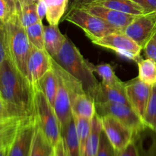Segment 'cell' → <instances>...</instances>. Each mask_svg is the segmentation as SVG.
<instances>
[{
	"instance_id": "cell-1",
	"label": "cell",
	"mask_w": 156,
	"mask_h": 156,
	"mask_svg": "<svg viewBox=\"0 0 156 156\" xmlns=\"http://www.w3.org/2000/svg\"><path fill=\"white\" fill-rule=\"evenodd\" d=\"M0 96L14 117H35L33 88L9 57L0 66Z\"/></svg>"
},
{
	"instance_id": "cell-2",
	"label": "cell",
	"mask_w": 156,
	"mask_h": 156,
	"mask_svg": "<svg viewBox=\"0 0 156 156\" xmlns=\"http://www.w3.org/2000/svg\"><path fill=\"white\" fill-rule=\"evenodd\" d=\"M52 58L73 77L82 82L85 91L93 97L99 84L94 75L93 65L83 57L69 38L66 37L59 51Z\"/></svg>"
},
{
	"instance_id": "cell-3",
	"label": "cell",
	"mask_w": 156,
	"mask_h": 156,
	"mask_svg": "<svg viewBox=\"0 0 156 156\" xmlns=\"http://www.w3.org/2000/svg\"><path fill=\"white\" fill-rule=\"evenodd\" d=\"M9 58L18 71L27 77V63L32 46L26 30L20 21L17 12L3 22Z\"/></svg>"
},
{
	"instance_id": "cell-4",
	"label": "cell",
	"mask_w": 156,
	"mask_h": 156,
	"mask_svg": "<svg viewBox=\"0 0 156 156\" xmlns=\"http://www.w3.org/2000/svg\"><path fill=\"white\" fill-rule=\"evenodd\" d=\"M34 89V116L37 124L54 149L62 139L61 126L54 108L38 86Z\"/></svg>"
},
{
	"instance_id": "cell-5",
	"label": "cell",
	"mask_w": 156,
	"mask_h": 156,
	"mask_svg": "<svg viewBox=\"0 0 156 156\" xmlns=\"http://www.w3.org/2000/svg\"><path fill=\"white\" fill-rule=\"evenodd\" d=\"M64 20L80 27L91 41L120 31L84 9H69Z\"/></svg>"
},
{
	"instance_id": "cell-6",
	"label": "cell",
	"mask_w": 156,
	"mask_h": 156,
	"mask_svg": "<svg viewBox=\"0 0 156 156\" xmlns=\"http://www.w3.org/2000/svg\"><path fill=\"white\" fill-rule=\"evenodd\" d=\"M91 41L95 45L115 51L118 54L136 62L140 60V53L143 50L140 45L121 31L114 32Z\"/></svg>"
},
{
	"instance_id": "cell-7",
	"label": "cell",
	"mask_w": 156,
	"mask_h": 156,
	"mask_svg": "<svg viewBox=\"0 0 156 156\" xmlns=\"http://www.w3.org/2000/svg\"><path fill=\"white\" fill-rule=\"evenodd\" d=\"M96 114L99 117L111 115L118 119L126 126L130 128L134 135L137 136L146 128L144 123L129 105L120 103H95Z\"/></svg>"
},
{
	"instance_id": "cell-8",
	"label": "cell",
	"mask_w": 156,
	"mask_h": 156,
	"mask_svg": "<svg viewBox=\"0 0 156 156\" xmlns=\"http://www.w3.org/2000/svg\"><path fill=\"white\" fill-rule=\"evenodd\" d=\"M122 32L135 41L143 50L156 34V12L138 15Z\"/></svg>"
},
{
	"instance_id": "cell-9",
	"label": "cell",
	"mask_w": 156,
	"mask_h": 156,
	"mask_svg": "<svg viewBox=\"0 0 156 156\" xmlns=\"http://www.w3.org/2000/svg\"><path fill=\"white\" fill-rule=\"evenodd\" d=\"M102 130L117 152L124 149L133 141L134 133L130 128L111 115L99 117Z\"/></svg>"
},
{
	"instance_id": "cell-10",
	"label": "cell",
	"mask_w": 156,
	"mask_h": 156,
	"mask_svg": "<svg viewBox=\"0 0 156 156\" xmlns=\"http://www.w3.org/2000/svg\"><path fill=\"white\" fill-rule=\"evenodd\" d=\"M36 119L26 118L20 123L16 134L8 147L6 156H28L36 129Z\"/></svg>"
},
{
	"instance_id": "cell-11",
	"label": "cell",
	"mask_w": 156,
	"mask_h": 156,
	"mask_svg": "<svg viewBox=\"0 0 156 156\" xmlns=\"http://www.w3.org/2000/svg\"><path fill=\"white\" fill-rule=\"evenodd\" d=\"M151 90L152 86L142 82L138 77L125 82V91L129 105L143 121Z\"/></svg>"
},
{
	"instance_id": "cell-12",
	"label": "cell",
	"mask_w": 156,
	"mask_h": 156,
	"mask_svg": "<svg viewBox=\"0 0 156 156\" xmlns=\"http://www.w3.org/2000/svg\"><path fill=\"white\" fill-rule=\"evenodd\" d=\"M52 69V56L45 49L32 47L27 63V78L34 88L43 76Z\"/></svg>"
},
{
	"instance_id": "cell-13",
	"label": "cell",
	"mask_w": 156,
	"mask_h": 156,
	"mask_svg": "<svg viewBox=\"0 0 156 156\" xmlns=\"http://www.w3.org/2000/svg\"><path fill=\"white\" fill-rule=\"evenodd\" d=\"M82 9H85L90 13L98 17L121 32L136 17V15H129L95 4L85 6Z\"/></svg>"
},
{
	"instance_id": "cell-14",
	"label": "cell",
	"mask_w": 156,
	"mask_h": 156,
	"mask_svg": "<svg viewBox=\"0 0 156 156\" xmlns=\"http://www.w3.org/2000/svg\"><path fill=\"white\" fill-rule=\"evenodd\" d=\"M95 103H120L129 105L125 91V82L117 85H109L99 82L94 94Z\"/></svg>"
},
{
	"instance_id": "cell-15",
	"label": "cell",
	"mask_w": 156,
	"mask_h": 156,
	"mask_svg": "<svg viewBox=\"0 0 156 156\" xmlns=\"http://www.w3.org/2000/svg\"><path fill=\"white\" fill-rule=\"evenodd\" d=\"M58 79H59V86H58L53 108L62 129L71 120L73 117V112H72L69 94L67 91L66 87L59 77Z\"/></svg>"
},
{
	"instance_id": "cell-16",
	"label": "cell",
	"mask_w": 156,
	"mask_h": 156,
	"mask_svg": "<svg viewBox=\"0 0 156 156\" xmlns=\"http://www.w3.org/2000/svg\"><path fill=\"white\" fill-rule=\"evenodd\" d=\"M72 112L74 117L92 120L96 115V105L94 98L86 91L70 98Z\"/></svg>"
},
{
	"instance_id": "cell-17",
	"label": "cell",
	"mask_w": 156,
	"mask_h": 156,
	"mask_svg": "<svg viewBox=\"0 0 156 156\" xmlns=\"http://www.w3.org/2000/svg\"><path fill=\"white\" fill-rule=\"evenodd\" d=\"M44 49L53 57L59 51L66 37L61 33L58 25L49 24L44 27Z\"/></svg>"
},
{
	"instance_id": "cell-18",
	"label": "cell",
	"mask_w": 156,
	"mask_h": 156,
	"mask_svg": "<svg viewBox=\"0 0 156 156\" xmlns=\"http://www.w3.org/2000/svg\"><path fill=\"white\" fill-rule=\"evenodd\" d=\"M61 135H62V139L65 144L68 155L81 156L76 121H75L73 115L69 122L63 128L61 129Z\"/></svg>"
},
{
	"instance_id": "cell-19",
	"label": "cell",
	"mask_w": 156,
	"mask_h": 156,
	"mask_svg": "<svg viewBox=\"0 0 156 156\" xmlns=\"http://www.w3.org/2000/svg\"><path fill=\"white\" fill-rule=\"evenodd\" d=\"M94 4L136 16L147 14L140 5L133 0H101Z\"/></svg>"
},
{
	"instance_id": "cell-20",
	"label": "cell",
	"mask_w": 156,
	"mask_h": 156,
	"mask_svg": "<svg viewBox=\"0 0 156 156\" xmlns=\"http://www.w3.org/2000/svg\"><path fill=\"white\" fill-rule=\"evenodd\" d=\"M37 86L41 88L50 105L53 107L54 106L55 99L59 86V79L53 67L43 76Z\"/></svg>"
},
{
	"instance_id": "cell-21",
	"label": "cell",
	"mask_w": 156,
	"mask_h": 156,
	"mask_svg": "<svg viewBox=\"0 0 156 156\" xmlns=\"http://www.w3.org/2000/svg\"><path fill=\"white\" fill-rule=\"evenodd\" d=\"M53 152V148L37 124L28 156H50Z\"/></svg>"
},
{
	"instance_id": "cell-22",
	"label": "cell",
	"mask_w": 156,
	"mask_h": 156,
	"mask_svg": "<svg viewBox=\"0 0 156 156\" xmlns=\"http://www.w3.org/2000/svg\"><path fill=\"white\" fill-rule=\"evenodd\" d=\"M47 5V22L50 25H59L67 9L69 0H44Z\"/></svg>"
},
{
	"instance_id": "cell-23",
	"label": "cell",
	"mask_w": 156,
	"mask_h": 156,
	"mask_svg": "<svg viewBox=\"0 0 156 156\" xmlns=\"http://www.w3.org/2000/svg\"><path fill=\"white\" fill-rule=\"evenodd\" d=\"M102 125L99 116L96 114L91 120V129L87 143L85 156H96L99 147Z\"/></svg>"
},
{
	"instance_id": "cell-24",
	"label": "cell",
	"mask_w": 156,
	"mask_h": 156,
	"mask_svg": "<svg viewBox=\"0 0 156 156\" xmlns=\"http://www.w3.org/2000/svg\"><path fill=\"white\" fill-rule=\"evenodd\" d=\"M138 78L147 85H152L156 84V62L149 58L140 59L138 62Z\"/></svg>"
},
{
	"instance_id": "cell-25",
	"label": "cell",
	"mask_w": 156,
	"mask_h": 156,
	"mask_svg": "<svg viewBox=\"0 0 156 156\" xmlns=\"http://www.w3.org/2000/svg\"><path fill=\"white\" fill-rule=\"evenodd\" d=\"M76 121V131L79 139V148H80L81 156H85L87 143L91 129V120L80 117H74Z\"/></svg>"
},
{
	"instance_id": "cell-26",
	"label": "cell",
	"mask_w": 156,
	"mask_h": 156,
	"mask_svg": "<svg viewBox=\"0 0 156 156\" xmlns=\"http://www.w3.org/2000/svg\"><path fill=\"white\" fill-rule=\"evenodd\" d=\"M18 14L24 28L41 21L37 12V3L23 5L18 10Z\"/></svg>"
},
{
	"instance_id": "cell-27",
	"label": "cell",
	"mask_w": 156,
	"mask_h": 156,
	"mask_svg": "<svg viewBox=\"0 0 156 156\" xmlns=\"http://www.w3.org/2000/svg\"><path fill=\"white\" fill-rule=\"evenodd\" d=\"M143 122L146 127L149 128L156 133V84L152 86Z\"/></svg>"
},
{
	"instance_id": "cell-28",
	"label": "cell",
	"mask_w": 156,
	"mask_h": 156,
	"mask_svg": "<svg viewBox=\"0 0 156 156\" xmlns=\"http://www.w3.org/2000/svg\"><path fill=\"white\" fill-rule=\"evenodd\" d=\"M93 69L102 79V82L109 85H117L123 83L114 73L113 67L110 64L103 63L94 66Z\"/></svg>"
},
{
	"instance_id": "cell-29",
	"label": "cell",
	"mask_w": 156,
	"mask_h": 156,
	"mask_svg": "<svg viewBox=\"0 0 156 156\" xmlns=\"http://www.w3.org/2000/svg\"><path fill=\"white\" fill-rule=\"evenodd\" d=\"M44 27L42 21H40L25 28L27 37L33 47L44 49Z\"/></svg>"
},
{
	"instance_id": "cell-30",
	"label": "cell",
	"mask_w": 156,
	"mask_h": 156,
	"mask_svg": "<svg viewBox=\"0 0 156 156\" xmlns=\"http://www.w3.org/2000/svg\"><path fill=\"white\" fill-rule=\"evenodd\" d=\"M19 9L15 0H0V21L5 22Z\"/></svg>"
},
{
	"instance_id": "cell-31",
	"label": "cell",
	"mask_w": 156,
	"mask_h": 156,
	"mask_svg": "<svg viewBox=\"0 0 156 156\" xmlns=\"http://www.w3.org/2000/svg\"><path fill=\"white\" fill-rule=\"evenodd\" d=\"M23 120H24V119H21V120H18L16 123H13L10 126H9L6 129H5L4 130L0 132V148L7 146L10 144L11 142L12 141L13 138L15 137V134H16L20 123Z\"/></svg>"
},
{
	"instance_id": "cell-32",
	"label": "cell",
	"mask_w": 156,
	"mask_h": 156,
	"mask_svg": "<svg viewBox=\"0 0 156 156\" xmlns=\"http://www.w3.org/2000/svg\"><path fill=\"white\" fill-rule=\"evenodd\" d=\"M117 151L114 149L107 136L102 130L100 136L99 147L96 156H116Z\"/></svg>"
},
{
	"instance_id": "cell-33",
	"label": "cell",
	"mask_w": 156,
	"mask_h": 156,
	"mask_svg": "<svg viewBox=\"0 0 156 156\" xmlns=\"http://www.w3.org/2000/svg\"><path fill=\"white\" fill-rule=\"evenodd\" d=\"M9 57V50H8L7 42H6L4 24H3L2 21H0V66Z\"/></svg>"
},
{
	"instance_id": "cell-34",
	"label": "cell",
	"mask_w": 156,
	"mask_h": 156,
	"mask_svg": "<svg viewBox=\"0 0 156 156\" xmlns=\"http://www.w3.org/2000/svg\"><path fill=\"white\" fill-rule=\"evenodd\" d=\"M143 50L146 53V57L153 59L156 62V34L147 43Z\"/></svg>"
},
{
	"instance_id": "cell-35",
	"label": "cell",
	"mask_w": 156,
	"mask_h": 156,
	"mask_svg": "<svg viewBox=\"0 0 156 156\" xmlns=\"http://www.w3.org/2000/svg\"><path fill=\"white\" fill-rule=\"evenodd\" d=\"M116 156H140V154H139L136 146L133 141L129 144H128L124 149L117 152Z\"/></svg>"
},
{
	"instance_id": "cell-36",
	"label": "cell",
	"mask_w": 156,
	"mask_h": 156,
	"mask_svg": "<svg viewBox=\"0 0 156 156\" xmlns=\"http://www.w3.org/2000/svg\"><path fill=\"white\" fill-rule=\"evenodd\" d=\"M146 10V13L156 12V0H133Z\"/></svg>"
},
{
	"instance_id": "cell-37",
	"label": "cell",
	"mask_w": 156,
	"mask_h": 156,
	"mask_svg": "<svg viewBox=\"0 0 156 156\" xmlns=\"http://www.w3.org/2000/svg\"><path fill=\"white\" fill-rule=\"evenodd\" d=\"M101 0H73L69 9H82L85 6L94 4Z\"/></svg>"
},
{
	"instance_id": "cell-38",
	"label": "cell",
	"mask_w": 156,
	"mask_h": 156,
	"mask_svg": "<svg viewBox=\"0 0 156 156\" xmlns=\"http://www.w3.org/2000/svg\"><path fill=\"white\" fill-rule=\"evenodd\" d=\"M37 12L40 19L43 21L44 18L47 15V5L44 0H39L37 2Z\"/></svg>"
},
{
	"instance_id": "cell-39",
	"label": "cell",
	"mask_w": 156,
	"mask_h": 156,
	"mask_svg": "<svg viewBox=\"0 0 156 156\" xmlns=\"http://www.w3.org/2000/svg\"><path fill=\"white\" fill-rule=\"evenodd\" d=\"M53 151H54V156H69L62 139H61L57 146L53 149Z\"/></svg>"
},
{
	"instance_id": "cell-40",
	"label": "cell",
	"mask_w": 156,
	"mask_h": 156,
	"mask_svg": "<svg viewBox=\"0 0 156 156\" xmlns=\"http://www.w3.org/2000/svg\"><path fill=\"white\" fill-rule=\"evenodd\" d=\"M21 119L23 118H17V117H15V118H10L6 119V120H0V132L4 130L5 129H6V128L9 127V126H10L11 125H12L13 123H16L18 120H21Z\"/></svg>"
},
{
	"instance_id": "cell-41",
	"label": "cell",
	"mask_w": 156,
	"mask_h": 156,
	"mask_svg": "<svg viewBox=\"0 0 156 156\" xmlns=\"http://www.w3.org/2000/svg\"><path fill=\"white\" fill-rule=\"evenodd\" d=\"M9 146L0 148V156H6V154H7L8 147H9Z\"/></svg>"
},
{
	"instance_id": "cell-42",
	"label": "cell",
	"mask_w": 156,
	"mask_h": 156,
	"mask_svg": "<svg viewBox=\"0 0 156 156\" xmlns=\"http://www.w3.org/2000/svg\"><path fill=\"white\" fill-rule=\"evenodd\" d=\"M24 0H18V2H19V5H20V7H21V5L24 3Z\"/></svg>"
},
{
	"instance_id": "cell-43",
	"label": "cell",
	"mask_w": 156,
	"mask_h": 156,
	"mask_svg": "<svg viewBox=\"0 0 156 156\" xmlns=\"http://www.w3.org/2000/svg\"><path fill=\"white\" fill-rule=\"evenodd\" d=\"M15 1H16V2H17V3H18V6H19V9H20V5H19V2H18V0H15Z\"/></svg>"
},
{
	"instance_id": "cell-44",
	"label": "cell",
	"mask_w": 156,
	"mask_h": 156,
	"mask_svg": "<svg viewBox=\"0 0 156 156\" xmlns=\"http://www.w3.org/2000/svg\"><path fill=\"white\" fill-rule=\"evenodd\" d=\"M50 156H54V151H53V153H52V155H50Z\"/></svg>"
},
{
	"instance_id": "cell-45",
	"label": "cell",
	"mask_w": 156,
	"mask_h": 156,
	"mask_svg": "<svg viewBox=\"0 0 156 156\" xmlns=\"http://www.w3.org/2000/svg\"><path fill=\"white\" fill-rule=\"evenodd\" d=\"M10 119V118H9ZM6 120V119H0V120Z\"/></svg>"
}]
</instances>
